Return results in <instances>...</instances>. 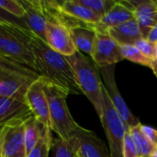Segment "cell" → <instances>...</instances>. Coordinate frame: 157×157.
Returning a JSON list of instances; mask_svg holds the SVG:
<instances>
[{
  "mask_svg": "<svg viewBox=\"0 0 157 157\" xmlns=\"http://www.w3.org/2000/svg\"><path fill=\"white\" fill-rule=\"evenodd\" d=\"M29 35L35 58V71L39 75L62 87L69 94H81L82 91L66 56L53 50L29 29Z\"/></svg>",
  "mask_w": 157,
  "mask_h": 157,
  "instance_id": "6da1fadb",
  "label": "cell"
},
{
  "mask_svg": "<svg viewBox=\"0 0 157 157\" xmlns=\"http://www.w3.org/2000/svg\"><path fill=\"white\" fill-rule=\"evenodd\" d=\"M82 93L94 106L98 118L101 120L104 114L103 82L99 68L92 59L77 51L75 53L66 56Z\"/></svg>",
  "mask_w": 157,
  "mask_h": 157,
  "instance_id": "7a4b0ae2",
  "label": "cell"
},
{
  "mask_svg": "<svg viewBox=\"0 0 157 157\" xmlns=\"http://www.w3.org/2000/svg\"><path fill=\"white\" fill-rule=\"evenodd\" d=\"M0 56L19 62L35 70V58L29 29L4 18L0 20Z\"/></svg>",
  "mask_w": 157,
  "mask_h": 157,
  "instance_id": "3957f363",
  "label": "cell"
},
{
  "mask_svg": "<svg viewBox=\"0 0 157 157\" xmlns=\"http://www.w3.org/2000/svg\"><path fill=\"white\" fill-rule=\"evenodd\" d=\"M40 78L32 68L0 56V97H21L26 98L29 87Z\"/></svg>",
  "mask_w": 157,
  "mask_h": 157,
  "instance_id": "277c9868",
  "label": "cell"
},
{
  "mask_svg": "<svg viewBox=\"0 0 157 157\" xmlns=\"http://www.w3.org/2000/svg\"><path fill=\"white\" fill-rule=\"evenodd\" d=\"M44 90L49 103L52 131L59 138L69 141L73 132L79 127L72 117L66 103L69 93L46 80H44Z\"/></svg>",
  "mask_w": 157,
  "mask_h": 157,
  "instance_id": "5b68a950",
  "label": "cell"
},
{
  "mask_svg": "<svg viewBox=\"0 0 157 157\" xmlns=\"http://www.w3.org/2000/svg\"><path fill=\"white\" fill-rule=\"evenodd\" d=\"M104 114L100 120L105 131L112 157H124L123 146L126 132L130 131L114 108L103 84Z\"/></svg>",
  "mask_w": 157,
  "mask_h": 157,
  "instance_id": "8992f818",
  "label": "cell"
},
{
  "mask_svg": "<svg viewBox=\"0 0 157 157\" xmlns=\"http://www.w3.org/2000/svg\"><path fill=\"white\" fill-rule=\"evenodd\" d=\"M42 6L47 17L46 37L47 43L56 52L69 56L77 52L71 38L68 28L56 17L48 1H42Z\"/></svg>",
  "mask_w": 157,
  "mask_h": 157,
  "instance_id": "52a82bcc",
  "label": "cell"
},
{
  "mask_svg": "<svg viewBox=\"0 0 157 157\" xmlns=\"http://www.w3.org/2000/svg\"><path fill=\"white\" fill-rule=\"evenodd\" d=\"M18 121L1 126L0 131V156L27 157L25 143V123Z\"/></svg>",
  "mask_w": 157,
  "mask_h": 157,
  "instance_id": "ba28073f",
  "label": "cell"
},
{
  "mask_svg": "<svg viewBox=\"0 0 157 157\" xmlns=\"http://www.w3.org/2000/svg\"><path fill=\"white\" fill-rule=\"evenodd\" d=\"M99 72L104 86L108 92V95L114 108L116 109V110L118 111V113L129 128V130L131 131V129H132L133 127L141 124L140 120L137 119L131 112L130 109L121 98V95L118 89V86L115 80V65L99 68Z\"/></svg>",
  "mask_w": 157,
  "mask_h": 157,
  "instance_id": "9c48e42d",
  "label": "cell"
},
{
  "mask_svg": "<svg viewBox=\"0 0 157 157\" xmlns=\"http://www.w3.org/2000/svg\"><path fill=\"white\" fill-rule=\"evenodd\" d=\"M90 58L98 68L115 65L124 60L121 54V46L107 31H97V38Z\"/></svg>",
  "mask_w": 157,
  "mask_h": 157,
  "instance_id": "30bf717a",
  "label": "cell"
},
{
  "mask_svg": "<svg viewBox=\"0 0 157 157\" xmlns=\"http://www.w3.org/2000/svg\"><path fill=\"white\" fill-rule=\"evenodd\" d=\"M71 138L75 140L77 155L81 157H112L110 151L100 138L80 125L73 132Z\"/></svg>",
  "mask_w": 157,
  "mask_h": 157,
  "instance_id": "8fae6325",
  "label": "cell"
},
{
  "mask_svg": "<svg viewBox=\"0 0 157 157\" xmlns=\"http://www.w3.org/2000/svg\"><path fill=\"white\" fill-rule=\"evenodd\" d=\"M26 99L34 117L39 122L52 130L49 103L44 90V80L42 77L40 76V78L29 87L26 94Z\"/></svg>",
  "mask_w": 157,
  "mask_h": 157,
  "instance_id": "7c38bea8",
  "label": "cell"
},
{
  "mask_svg": "<svg viewBox=\"0 0 157 157\" xmlns=\"http://www.w3.org/2000/svg\"><path fill=\"white\" fill-rule=\"evenodd\" d=\"M33 113L27 103V99L21 97H0V125L6 123L28 121L33 117Z\"/></svg>",
  "mask_w": 157,
  "mask_h": 157,
  "instance_id": "4fadbf2b",
  "label": "cell"
},
{
  "mask_svg": "<svg viewBox=\"0 0 157 157\" xmlns=\"http://www.w3.org/2000/svg\"><path fill=\"white\" fill-rule=\"evenodd\" d=\"M21 3L26 10V14L22 18L26 25L25 28L47 42V17L42 2L40 0H21Z\"/></svg>",
  "mask_w": 157,
  "mask_h": 157,
  "instance_id": "5bb4252c",
  "label": "cell"
},
{
  "mask_svg": "<svg viewBox=\"0 0 157 157\" xmlns=\"http://www.w3.org/2000/svg\"><path fill=\"white\" fill-rule=\"evenodd\" d=\"M135 8L134 16L143 38L147 39L150 31L157 25V0L131 1Z\"/></svg>",
  "mask_w": 157,
  "mask_h": 157,
  "instance_id": "9a60e30c",
  "label": "cell"
},
{
  "mask_svg": "<svg viewBox=\"0 0 157 157\" xmlns=\"http://www.w3.org/2000/svg\"><path fill=\"white\" fill-rule=\"evenodd\" d=\"M69 31L77 51L85 52L91 57L97 38L94 25L88 23L76 25L69 28Z\"/></svg>",
  "mask_w": 157,
  "mask_h": 157,
  "instance_id": "2e32d148",
  "label": "cell"
},
{
  "mask_svg": "<svg viewBox=\"0 0 157 157\" xmlns=\"http://www.w3.org/2000/svg\"><path fill=\"white\" fill-rule=\"evenodd\" d=\"M58 7L66 15L88 24H98L101 17L89 7L81 4L78 0L55 1Z\"/></svg>",
  "mask_w": 157,
  "mask_h": 157,
  "instance_id": "e0dca14e",
  "label": "cell"
},
{
  "mask_svg": "<svg viewBox=\"0 0 157 157\" xmlns=\"http://www.w3.org/2000/svg\"><path fill=\"white\" fill-rule=\"evenodd\" d=\"M134 18V12L127 8L121 1H118L113 8L101 18L100 22L94 25V28L96 31H107L110 28L117 27Z\"/></svg>",
  "mask_w": 157,
  "mask_h": 157,
  "instance_id": "ac0fdd59",
  "label": "cell"
},
{
  "mask_svg": "<svg viewBox=\"0 0 157 157\" xmlns=\"http://www.w3.org/2000/svg\"><path fill=\"white\" fill-rule=\"evenodd\" d=\"M107 32L121 46L135 45V43L143 38L140 27L135 18L117 27L110 28Z\"/></svg>",
  "mask_w": 157,
  "mask_h": 157,
  "instance_id": "d6986e66",
  "label": "cell"
},
{
  "mask_svg": "<svg viewBox=\"0 0 157 157\" xmlns=\"http://www.w3.org/2000/svg\"><path fill=\"white\" fill-rule=\"evenodd\" d=\"M45 125H42L39 121L33 116L29 118L25 123V143H26V149L27 154L29 155L32 149L36 146L39 143L43 128Z\"/></svg>",
  "mask_w": 157,
  "mask_h": 157,
  "instance_id": "ffe728a7",
  "label": "cell"
},
{
  "mask_svg": "<svg viewBox=\"0 0 157 157\" xmlns=\"http://www.w3.org/2000/svg\"><path fill=\"white\" fill-rule=\"evenodd\" d=\"M131 133L138 146V150L142 157H151L157 150L155 145L144 133L142 130V123L131 129Z\"/></svg>",
  "mask_w": 157,
  "mask_h": 157,
  "instance_id": "44dd1931",
  "label": "cell"
},
{
  "mask_svg": "<svg viewBox=\"0 0 157 157\" xmlns=\"http://www.w3.org/2000/svg\"><path fill=\"white\" fill-rule=\"evenodd\" d=\"M52 130L44 126L42 135L36 144V146L32 149V151L27 155V157H49L50 150L52 148L53 139L52 135Z\"/></svg>",
  "mask_w": 157,
  "mask_h": 157,
  "instance_id": "7402d4cb",
  "label": "cell"
},
{
  "mask_svg": "<svg viewBox=\"0 0 157 157\" xmlns=\"http://www.w3.org/2000/svg\"><path fill=\"white\" fill-rule=\"evenodd\" d=\"M52 149L54 157H75L77 155L76 144L73 138L69 141H64L58 137L53 140Z\"/></svg>",
  "mask_w": 157,
  "mask_h": 157,
  "instance_id": "603a6c76",
  "label": "cell"
},
{
  "mask_svg": "<svg viewBox=\"0 0 157 157\" xmlns=\"http://www.w3.org/2000/svg\"><path fill=\"white\" fill-rule=\"evenodd\" d=\"M121 54L124 59L129 60L132 63L142 64L151 68L153 60L144 55L134 45H125L121 46Z\"/></svg>",
  "mask_w": 157,
  "mask_h": 157,
  "instance_id": "cb8c5ba5",
  "label": "cell"
},
{
  "mask_svg": "<svg viewBox=\"0 0 157 157\" xmlns=\"http://www.w3.org/2000/svg\"><path fill=\"white\" fill-rule=\"evenodd\" d=\"M84 6L89 7L101 18L108 14L117 4L116 0H78Z\"/></svg>",
  "mask_w": 157,
  "mask_h": 157,
  "instance_id": "d4e9b609",
  "label": "cell"
},
{
  "mask_svg": "<svg viewBox=\"0 0 157 157\" xmlns=\"http://www.w3.org/2000/svg\"><path fill=\"white\" fill-rule=\"evenodd\" d=\"M0 6L2 9L20 19H22L26 14V10L21 1L18 0H1Z\"/></svg>",
  "mask_w": 157,
  "mask_h": 157,
  "instance_id": "484cf974",
  "label": "cell"
},
{
  "mask_svg": "<svg viewBox=\"0 0 157 157\" xmlns=\"http://www.w3.org/2000/svg\"><path fill=\"white\" fill-rule=\"evenodd\" d=\"M134 46L144 55L150 58L151 60H155L157 57V44L150 41L147 39L142 38L135 43Z\"/></svg>",
  "mask_w": 157,
  "mask_h": 157,
  "instance_id": "4316f807",
  "label": "cell"
},
{
  "mask_svg": "<svg viewBox=\"0 0 157 157\" xmlns=\"http://www.w3.org/2000/svg\"><path fill=\"white\" fill-rule=\"evenodd\" d=\"M123 155L124 157H142L139 153L138 146L131 133V131L126 132V134H125Z\"/></svg>",
  "mask_w": 157,
  "mask_h": 157,
  "instance_id": "83f0119b",
  "label": "cell"
},
{
  "mask_svg": "<svg viewBox=\"0 0 157 157\" xmlns=\"http://www.w3.org/2000/svg\"><path fill=\"white\" fill-rule=\"evenodd\" d=\"M142 130L144 132V133L145 134V136L155 144L157 146V130L147 126V125H143L142 124Z\"/></svg>",
  "mask_w": 157,
  "mask_h": 157,
  "instance_id": "f1b7e54d",
  "label": "cell"
},
{
  "mask_svg": "<svg viewBox=\"0 0 157 157\" xmlns=\"http://www.w3.org/2000/svg\"><path fill=\"white\" fill-rule=\"evenodd\" d=\"M147 40L157 44V25L152 29V30L150 31V33L147 37Z\"/></svg>",
  "mask_w": 157,
  "mask_h": 157,
  "instance_id": "f546056e",
  "label": "cell"
},
{
  "mask_svg": "<svg viewBox=\"0 0 157 157\" xmlns=\"http://www.w3.org/2000/svg\"><path fill=\"white\" fill-rule=\"evenodd\" d=\"M151 69L153 70L154 74L155 75V76L157 77V57L155 60H153L152 64H151Z\"/></svg>",
  "mask_w": 157,
  "mask_h": 157,
  "instance_id": "4dcf8cb0",
  "label": "cell"
},
{
  "mask_svg": "<svg viewBox=\"0 0 157 157\" xmlns=\"http://www.w3.org/2000/svg\"><path fill=\"white\" fill-rule=\"evenodd\" d=\"M151 157H157V150L155 151V154H154V155H153Z\"/></svg>",
  "mask_w": 157,
  "mask_h": 157,
  "instance_id": "1f68e13d",
  "label": "cell"
},
{
  "mask_svg": "<svg viewBox=\"0 0 157 157\" xmlns=\"http://www.w3.org/2000/svg\"><path fill=\"white\" fill-rule=\"evenodd\" d=\"M75 157H81V156H80V155H76V156Z\"/></svg>",
  "mask_w": 157,
  "mask_h": 157,
  "instance_id": "d6a6232c",
  "label": "cell"
},
{
  "mask_svg": "<svg viewBox=\"0 0 157 157\" xmlns=\"http://www.w3.org/2000/svg\"><path fill=\"white\" fill-rule=\"evenodd\" d=\"M0 157H2V156H0Z\"/></svg>",
  "mask_w": 157,
  "mask_h": 157,
  "instance_id": "836d02e7",
  "label": "cell"
}]
</instances>
